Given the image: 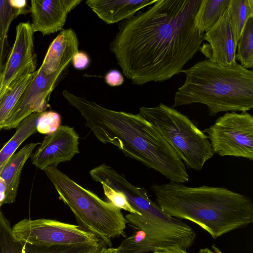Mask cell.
Wrapping results in <instances>:
<instances>
[{
  "label": "cell",
  "instance_id": "cell-23",
  "mask_svg": "<svg viewBox=\"0 0 253 253\" xmlns=\"http://www.w3.org/2000/svg\"><path fill=\"white\" fill-rule=\"evenodd\" d=\"M21 243L14 238L9 221L0 210V253H22Z\"/></svg>",
  "mask_w": 253,
  "mask_h": 253
},
{
  "label": "cell",
  "instance_id": "cell-1",
  "mask_svg": "<svg viewBox=\"0 0 253 253\" xmlns=\"http://www.w3.org/2000/svg\"><path fill=\"white\" fill-rule=\"evenodd\" d=\"M201 0H157L120 22L109 49L132 84L163 82L182 72L204 40L195 23Z\"/></svg>",
  "mask_w": 253,
  "mask_h": 253
},
{
  "label": "cell",
  "instance_id": "cell-10",
  "mask_svg": "<svg viewBox=\"0 0 253 253\" xmlns=\"http://www.w3.org/2000/svg\"><path fill=\"white\" fill-rule=\"evenodd\" d=\"M64 77L59 75L47 76L40 69L36 70L32 80L9 114L3 128L16 127L31 114L45 111L49 107L52 92Z\"/></svg>",
  "mask_w": 253,
  "mask_h": 253
},
{
  "label": "cell",
  "instance_id": "cell-2",
  "mask_svg": "<svg viewBox=\"0 0 253 253\" xmlns=\"http://www.w3.org/2000/svg\"><path fill=\"white\" fill-rule=\"evenodd\" d=\"M62 95L84 118L85 126L104 144H112L129 158L161 173L170 181L188 182L186 167L175 150L140 114L105 108L67 89Z\"/></svg>",
  "mask_w": 253,
  "mask_h": 253
},
{
  "label": "cell",
  "instance_id": "cell-6",
  "mask_svg": "<svg viewBox=\"0 0 253 253\" xmlns=\"http://www.w3.org/2000/svg\"><path fill=\"white\" fill-rule=\"evenodd\" d=\"M89 173L93 180L125 195L130 206L139 213H130L125 218L128 223L147 235L156 238H182L191 231V227L186 223L169 215L152 201L144 187L132 185L124 175L112 167L103 164Z\"/></svg>",
  "mask_w": 253,
  "mask_h": 253
},
{
  "label": "cell",
  "instance_id": "cell-18",
  "mask_svg": "<svg viewBox=\"0 0 253 253\" xmlns=\"http://www.w3.org/2000/svg\"><path fill=\"white\" fill-rule=\"evenodd\" d=\"M41 112L34 113L23 119L16 127L14 135L0 150V174L7 162L19 146L37 130Z\"/></svg>",
  "mask_w": 253,
  "mask_h": 253
},
{
  "label": "cell",
  "instance_id": "cell-22",
  "mask_svg": "<svg viewBox=\"0 0 253 253\" xmlns=\"http://www.w3.org/2000/svg\"><path fill=\"white\" fill-rule=\"evenodd\" d=\"M236 60L248 69L253 67V17L247 21L237 44Z\"/></svg>",
  "mask_w": 253,
  "mask_h": 253
},
{
  "label": "cell",
  "instance_id": "cell-17",
  "mask_svg": "<svg viewBox=\"0 0 253 253\" xmlns=\"http://www.w3.org/2000/svg\"><path fill=\"white\" fill-rule=\"evenodd\" d=\"M36 66L37 63H34L25 67L0 96V130L3 128L9 114L34 78Z\"/></svg>",
  "mask_w": 253,
  "mask_h": 253
},
{
  "label": "cell",
  "instance_id": "cell-15",
  "mask_svg": "<svg viewBox=\"0 0 253 253\" xmlns=\"http://www.w3.org/2000/svg\"><path fill=\"white\" fill-rule=\"evenodd\" d=\"M157 0H87L86 4L107 24L121 22Z\"/></svg>",
  "mask_w": 253,
  "mask_h": 253
},
{
  "label": "cell",
  "instance_id": "cell-30",
  "mask_svg": "<svg viewBox=\"0 0 253 253\" xmlns=\"http://www.w3.org/2000/svg\"><path fill=\"white\" fill-rule=\"evenodd\" d=\"M6 185L4 180L0 176V207L4 204L6 198Z\"/></svg>",
  "mask_w": 253,
  "mask_h": 253
},
{
  "label": "cell",
  "instance_id": "cell-7",
  "mask_svg": "<svg viewBox=\"0 0 253 253\" xmlns=\"http://www.w3.org/2000/svg\"><path fill=\"white\" fill-rule=\"evenodd\" d=\"M139 114L162 133L187 168L200 170L213 156L207 135L174 108L160 103L156 107H140Z\"/></svg>",
  "mask_w": 253,
  "mask_h": 253
},
{
  "label": "cell",
  "instance_id": "cell-3",
  "mask_svg": "<svg viewBox=\"0 0 253 253\" xmlns=\"http://www.w3.org/2000/svg\"><path fill=\"white\" fill-rule=\"evenodd\" d=\"M157 205L167 214L193 222L216 239L253 222L250 198L225 187L153 184Z\"/></svg>",
  "mask_w": 253,
  "mask_h": 253
},
{
  "label": "cell",
  "instance_id": "cell-5",
  "mask_svg": "<svg viewBox=\"0 0 253 253\" xmlns=\"http://www.w3.org/2000/svg\"><path fill=\"white\" fill-rule=\"evenodd\" d=\"M60 199L68 206L83 229L112 246V239L122 235L128 221L121 209L105 201L59 170L57 166L43 169Z\"/></svg>",
  "mask_w": 253,
  "mask_h": 253
},
{
  "label": "cell",
  "instance_id": "cell-4",
  "mask_svg": "<svg viewBox=\"0 0 253 253\" xmlns=\"http://www.w3.org/2000/svg\"><path fill=\"white\" fill-rule=\"evenodd\" d=\"M182 72L185 81L175 93L173 107L201 103L211 116L253 108L252 70L237 63L223 66L205 59Z\"/></svg>",
  "mask_w": 253,
  "mask_h": 253
},
{
  "label": "cell",
  "instance_id": "cell-24",
  "mask_svg": "<svg viewBox=\"0 0 253 253\" xmlns=\"http://www.w3.org/2000/svg\"><path fill=\"white\" fill-rule=\"evenodd\" d=\"M22 253H85L93 246H35L20 242Z\"/></svg>",
  "mask_w": 253,
  "mask_h": 253
},
{
  "label": "cell",
  "instance_id": "cell-16",
  "mask_svg": "<svg viewBox=\"0 0 253 253\" xmlns=\"http://www.w3.org/2000/svg\"><path fill=\"white\" fill-rule=\"evenodd\" d=\"M40 143H30L26 144L9 159L0 176L6 185V198L4 204L13 203L16 198L22 169L26 161L33 154L37 145Z\"/></svg>",
  "mask_w": 253,
  "mask_h": 253
},
{
  "label": "cell",
  "instance_id": "cell-21",
  "mask_svg": "<svg viewBox=\"0 0 253 253\" xmlns=\"http://www.w3.org/2000/svg\"><path fill=\"white\" fill-rule=\"evenodd\" d=\"M226 13L237 44L247 21L253 17V0H230Z\"/></svg>",
  "mask_w": 253,
  "mask_h": 253
},
{
  "label": "cell",
  "instance_id": "cell-13",
  "mask_svg": "<svg viewBox=\"0 0 253 253\" xmlns=\"http://www.w3.org/2000/svg\"><path fill=\"white\" fill-rule=\"evenodd\" d=\"M82 0H32L29 12L34 33L49 35L61 31L68 14L79 5Z\"/></svg>",
  "mask_w": 253,
  "mask_h": 253
},
{
  "label": "cell",
  "instance_id": "cell-35",
  "mask_svg": "<svg viewBox=\"0 0 253 253\" xmlns=\"http://www.w3.org/2000/svg\"></svg>",
  "mask_w": 253,
  "mask_h": 253
},
{
  "label": "cell",
  "instance_id": "cell-32",
  "mask_svg": "<svg viewBox=\"0 0 253 253\" xmlns=\"http://www.w3.org/2000/svg\"><path fill=\"white\" fill-rule=\"evenodd\" d=\"M100 253H119V252L117 248H106V247L103 248Z\"/></svg>",
  "mask_w": 253,
  "mask_h": 253
},
{
  "label": "cell",
  "instance_id": "cell-14",
  "mask_svg": "<svg viewBox=\"0 0 253 253\" xmlns=\"http://www.w3.org/2000/svg\"><path fill=\"white\" fill-rule=\"evenodd\" d=\"M209 42L208 52H204L211 62L223 66L237 63L235 43L226 11L217 22L204 36Z\"/></svg>",
  "mask_w": 253,
  "mask_h": 253
},
{
  "label": "cell",
  "instance_id": "cell-26",
  "mask_svg": "<svg viewBox=\"0 0 253 253\" xmlns=\"http://www.w3.org/2000/svg\"><path fill=\"white\" fill-rule=\"evenodd\" d=\"M101 185L108 202L112 203L121 210L123 209L131 213L139 215V212L130 206L123 193L115 190L105 184Z\"/></svg>",
  "mask_w": 253,
  "mask_h": 253
},
{
  "label": "cell",
  "instance_id": "cell-27",
  "mask_svg": "<svg viewBox=\"0 0 253 253\" xmlns=\"http://www.w3.org/2000/svg\"><path fill=\"white\" fill-rule=\"evenodd\" d=\"M90 58L88 54L83 51H78L73 55L71 64L76 69L84 70L90 64Z\"/></svg>",
  "mask_w": 253,
  "mask_h": 253
},
{
  "label": "cell",
  "instance_id": "cell-25",
  "mask_svg": "<svg viewBox=\"0 0 253 253\" xmlns=\"http://www.w3.org/2000/svg\"><path fill=\"white\" fill-rule=\"evenodd\" d=\"M61 116L58 113L52 111L41 112L37 125V130L41 133L49 134L60 126Z\"/></svg>",
  "mask_w": 253,
  "mask_h": 253
},
{
  "label": "cell",
  "instance_id": "cell-28",
  "mask_svg": "<svg viewBox=\"0 0 253 253\" xmlns=\"http://www.w3.org/2000/svg\"><path fill=\"white\" fill-rule=\"evenodd\" d=\"M106 83L111 86H117L122 85L124 78L120 71L117 70L109 71L104 77Z\"/></svg>",
  "mask_w": 253,
  "mask_h": 253
},
{
  "label": "cell",
  "instance_id": "cell-8",
  "mask_svg": "<svg viewBox=\"0 0 253 253\" xmlns=\"http://www.w3.org/2000/svg\"><path fill=\"white\" fill-rule=\"evenodd\" d=\"M12 231L17 241L35 246H93L101 240L79 225L44 218L24 219Z\"/></svg>",
  "mask_w": 253,
  "mask_h": 253
},
{
  "label": "cell",
  "instance_id": "cell-20",
  "mask_svg": "<svg viewBox=\"0 0 253 253\" xmlns=\"http://www.w3.org/2000/svg\"><path fill=\"white\" fill-rule=\"evenodd\" d=\"M24 13L13 6L10 0H0V73L2 71L11 47L8 42V33L12 21Z\"/></svg>",
  "mask_w": 253,
  "mask_h": 253
},
{
  "label": "cell",
  "instance_id": "cell-31",
  "mask_svg": "<svg viewBox=\"0 0 253 253\" xmlns=\"http://www.w3.org/2000/svg\"><path fill=\"white\" fill-rule=\"evenodd\" d=\"M106 245L105 242L101 240L97 245L93 246L85 253H100L102 249L106 247Z\"/></svg>",
  "mask_w": 253,
  "mask_h": 253
},
{
  "label": "cell",
  "instance_id": "cell-33",
  "mask_svg": "<svg viewBox=\"0 0 253 253\" xmlns=\"http://www.w3.org/2000/svg\"><path fill=\"white\" fill-rule=\"evenodd\" d=\"M198 253H215L211 251V250H210L208 248H205V249H201L199 251Z\"/></svg>",
  "mask_w": 253,
  "mask_h": 253
},
{
  "label": "cell",
  "instance_id": "cell-29",
  "mask_svg": "<svg viewBox=\"0 0 253 253\" xmlns=\"http://www.w3.org/2000/svg\"><path fill=\"white\" fill-rule=\"evenodd\" d=\"M154 253H188L186 250L175 244L171 246L160 247L153 252Z\"/></svg>",
  "mask_w": 253,
  "mask_h": 253
},
{
  "label": "cell",
  "instance_id": "cell-12",
  "mask_svg": "<svg viewBox=\"0 0 253 253\" xmlns=\"http://www.w3.org/2000/svg\"><path fill=\"white\" fill-rule=\"evenodd\" d=\"M34 33L29 22H21L16 26L14 42L0 73V96L25 67L37 63Z\"/></svg>",
  "mask_w": 253,
  "mask_h": 253
},
{
  "label": "cell",
  "instance_id": "cell-34",
  "mask_svg": "<svg viewBox=\"0 0 253 253\" xmlns=\"http://www.w3.org/2000/svg\"><path fill=\"white\" fill-rule=\"evenodd\" d=\"M212 248L214 251V252H215V253H222L221 251L219 250L218 248H217L215 246H212Z\"/></svg>",
  "mask_w": 253,
  "mask_h": 253
},
{
  "label": "cell",
  "instance_id": "cell-9",
  "mask_svg": "<svg viewBox=\"0 0 253 253\" xmlns=\"http://www.w3.org/2000/svg\"><path fill=\"white\" fill-rule=\"evenodd\" d=\"M202 131L213 153L253 160V116L247 112H227Z\"/></svg>",
  "mask_w": 253,
  "mask_h": 253
},
{
  "label": "cell",
  "instance_id": "cell-11",
  "mask_svg": "<svg viewBox=\"0 0 253 253\" xmlns=\"http://www.w3.org/2000/svg\"><path fill=\"white\" fill-rule=\"evenodd\" d=\"M79 135L73 127L60 126L46 135L40 147L32 154V164L40 169L57 166L60 163L70 161L79 153Z\"/></svg>",
  "mask_w": 253,
  "mask_h": 253
},
{
  "label": "cell",
  "instance_id": "cell-19",
  "mask_svg": "<svg viewBox=\"0 0 253 253\" xmlns=\"http://www.w3.org/2000/svg\"><path fill=\"white\" fill-rule=\"evenodd\" d=\"M230 0H201L195 17L196 26L205 33L226 11Z\"/></svg>",
  "mask_w": 253,
  "mask_h": 253
}]
</instances>
